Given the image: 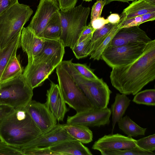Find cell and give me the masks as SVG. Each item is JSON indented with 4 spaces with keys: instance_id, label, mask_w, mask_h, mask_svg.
Here are the masks:
<instances>
[{
    "instance_id": "cell-31",
    "label": "cell",
    "mask_w": 155,
    "mask_h": 155,
    "mask_svg": "<svg viewBox=\"0 0 155 155\" xmlns=\"http://www.w3.org/2000/svg\"><path fill=\"white\" fill-rule=\"evenodd\" d=\"M102 155H155L153 152L143 149L137 146L130 149L117 150H105L100 151Z\"/></svg>"
},
{
    "instance_id": "cell-42",
    "label": "cell",
    "mask_w": 155,
    "mask_h": 155,
    "mask_svg": "<svg viewBox=\"0 0 155 155\" xmlns=\"http://www.w3.org/2000/svg\"><path fill=\"white\" fill-rule=\"evenodd\" d=\"M14 109L11 107L0 105V120L11 112Z\"/></svg>"
},
{
    "instance_id": "cell-3",
    "label": "cell",
    "mask_w": 155,
    "mask_h": 155,
    "mask_svg": "<svg viewBox=\"0 0 155 155\" xmlns=\"http://www.w3.org/2000/svg\"><path fill=\"white\" fill-rule=\"evenodd\" d=\"M72 60L62 61L61 63L94 107H107L112 91L107 84L102 78L91 80L82 76L72 65Z\"/></svg>"
},
{
    "instance_id": "cell-16",
    "label": "cell",
    "mask_w": 155,
    "mask_h": 155,
    "mask_svg": "<svg viewBox=\"0 0 155 155\" xmlns=\"http://www.w3.org/2000/svg\"><path fill=\"white\" fill-rule=\"evenodd\" d=\"M74 140L64 129L62 124H57L48 132L41 134L31 141L21 150L36 147H49L64 141Z\"/></svg>"
},
{
    "instance_id": "cell-21",
    "label": "cell",
    "mask_w": 155,
    "mask_h": 155,
    "mask_svg": "<svg viewBox=\"0 0 155 155\" xmlns=\"http://www.w3.org/2000/svg\"><path fill=\"white\" fill-rule=\"evenodd\" d=\"M130 102V100L125 94H116L115 101L110 109L112 115V133L116 123L123 117Z\"/></svg>"
},
{
    "instance_id": "cell-26",
    "label": "cell",
    "mask_w": 155,
    "mask_h": 155,
    "mask_svg": "<svg viewBox=\"0 0 155 155\" xmlns=\"http://www.w3.org/2000/svg\"><path fill=\"white\" fill-rule=\"evenodd\" d=\"M118 125L119 128L130 137L144 135L147 130V128L140 127L127 115L118 121Z\"/></svg>"
},
{
    "instance_id": "cell-19",
    "label": "cell",
    "mask_w": 155,
    "mask_h": 155,
    "mask_svg": "<svg viewBox=\"0 0 155 155\" xmlns=\"http://www.w3.org/2000/svg\"><path fill=\"white\" fill-rule=\"evenodd\" d=\"M58 155H92L91 152L83 143L76 140L64 141L49 147Z\"/></svg>"
},
{
    "instance_id": "cell-8",
    "label": "cell",
    "mask_w": 155,
    "mask_h": 155,
    "mask_svg": "<svg viewBox=\"0 0 155 155\" xmlns=\"http://www.w3.org/2000/svg\"><path fill=\"white\" fill-rule=\"evenodd\" d=\"M147 43L130 44L117 47L108 46L103 52L101 59L112 68L127 65L140 57L144 51Z\"/></svg>"
},
{
    "instance_id": "cell-7",
    "label": "cell",
    "mask_w": 155,
    "mask_h": 155,
    "mask_svg": "<svg viewBox=\"0 0 155 155\" xmlns=\"http://www.w3.org/2000/svg\"><path fill=\"white\" fill-rule=\"evenodd\" d=\"M33 91L22 74L0 84V105L14 109L26 107L32 100Z\"/></svg>"
},
{
    "instance_id": "cell-39",
    "label": "cell",
    "mask_w": 155,
    "mask_h": 155,
    "mask_svg": "<svg viewBox=\"0 0 155 155\" xmlns=\"http://www.w3.org/2000/svg\"><path fill=\"white\" fill-rule=\"evenodd\" d=\"M108 23L107 19L100 17L91 21L89 24L94 29L96 30L101 28Z\"/></svg>"
},
{
    "instance_id": "cell-1",
    "label": "cell",
    "mask_w": 155,
    "mask_h": 155,
    "mask_svg": "<svg viewBox=\"0 0 155 155\" xmlns=\"http://www.w3.org/2000/svg\"><path fill=\"white\" fill-rule=\"evenodd\" d=\"M111 84L121 94L135 95L155 79V40L147 44L143 54L132 62L112 68Z\"/></svg>"
},
{
    "instance_id": "cell-41",
    "label": "cell",
    "mask_w": 155,
    "mask_h": 155,
    "mask_svg": "<svg viewBox=\"0 0 155 155\" xmlns=\"http://www.w3.org/2000/svg\"><path fill=\"white\" fill-rule=\"evenodd\" d=\"M95 30L89 24L87 25L82 31L78 42L81 41L89 35L93 34Z\"/></svg>"
},
{
    "instance_id": "cell-23",
    "label": "cell",
    "mask_w": 155,
    "mask_h": 155,
    "mask_svg": "<svg viewBox=\"0 0 155 155\" xmlns=\"http://www.w3.org/2000/svg\"><path fill=\"white\" fill-rule=\"evenodd\" d=\"M62 28L60 11L55 12L47 23L40 37L45 39L60 40Z\"/></svg>"
},
{
    "instance_id": "cell-18",
    "label": "cell",
    "mask_w": 155,
    "mask_h": 155,
    "mask_svg": "<svg viewBox=\"0 0 155 155\" xmlns=\"http://www.w3.org/2000/svg\"><path fill=\"white\" fill-rule=\"evenodd\" d=\"M44 39L36 35L28 27H23L21 32L20 44L28 59L37 55L42 49Z\"/></svg>"
},
{
    "instance_id": "cell-6",
    "label": "cell",
    "mask_w": 155,
    "mask_h": 155,
    "mask_svg": "<svg viewBox=\"0 0 155 155\" xmlns=\"http://www.w3.org/2000/svg\"><path fill=\"white\" fill-rule=\"evenodd\" d=\"M56 68L58 85L66 104L74 109L77 113L94 108L91 103L61 62Z\"/></svg>"
},
{
    "instance_id": "cell-2",
    "label": "cell",
    "mask_w": 155,
    "mask_h": 155,
    "mask_svg": "<svg viewBox=\"0 0 155 155\" xmlns=\"http://www.w3.org/2000/svg\"><path fill=\"white\" fill-rule=\"evenodd\" d=\"M41 134L26 107L14 109L0 120V140L22 149Z\"/></svg>"
},
{
    "instance_id": "cell-43",
    "label": "cell",
    "mask_w": 155,
    "mask_h": 155,
    "mask_svg": "<svg viewBox=\"0 0 155 155\" xmlns=\"http://www.w3.org/2000/svg\"><path fill=\"white\" fill-rule=\"evenodd\" d=\"M120 15L117 13H113L109 15L107 19L109 23L116 25L120 21Z\"/></svg>"
},
{
    "instance_id": "cell-37",
    "label": "cell",
    "mask_w": 155,
    "mask_h": 155,
    "mask_svg": "<svg viewBox=\"0 0 155 155\" xmlns=\"http://www.w3.org/2000/svg\"><path fill=\"white\" fill-rule=\"evenodd\" d=\"M105 3L104 0H97L92 7L91 21L101 17L102 10Z\"/></svg>"
},
{
    "instance_id": "cell-29",
    "label": "cell",
    "mask_w": 155,
    "mask_h": 155,
    "mask_svg": "<svg viewBox=\"0 0 155 155\" xmlns=\"http://www.w3.org/2000/svg\"><path fill=\"white\" fill-rule=\"evenodd\" d=\"M120 22L117 23L107 35L101 44L90 55V59L99 61L101 59L102 54L110 44L114 36L119 29Z\"/></svg>"
},
{
    "instance_id": "cell-22",
    "label": "cell",
    "mask_w": 155,
    "mask_h": 155,
    "mask_svg": "<svg viewBox=\"0 0 155 155\" xmlns=\"http://www.w3.org/2000/svg\"><path fill=\"white\" fill-rule=\"evenodd\" d=\"M21 32L5 48L0 49V80L6 67L12 59L16 55L17 51L21 47L20 41Z\"/></svg>"
},
{
    "instance_id": "cell-25",
    "label": "cell",
    "mask_w": 155,
    "mask_h": 155,
    "mask_svg": "<svg viewBox=\"0 0 155 155\" xmlns=\"http://www.w3.org/2000/svg\"><path fill=\"white\" fill-rule=\"evenodd\" d=\"M23 69L20 62V55H15L8 63L2 74L0 84L12 80L23 74Z\"/></svg>"
},
{
    "instance_id": "cell-20",
    "label": "cell",
    "mask_w": 155,
    "mask_h": 155,
    "mask_svg": "<svg viewBox=\"0 0 155 155\" xmlns=\"http://www.w3.org/2000/svg\"><path fill=\"white\" fill-rule=\"evenodd\" d=\"M155 12V0H136L124 9L120 15L123 21Z\"/></svg>"
},
{
    "instance_id": "cell-45",
    "label": "cell",
    "mask_w": 155,
    "mask_h": 155,
    "mask_svg": "<svg viewBox=\"0 0 155 155\" xmlns=\"http://www.w3.org/2000/svg\"><path fill=\"white\" fill-rule=\"evenodd\" d=\"M83 1H86V2H90L92 0H83Z\"/></svg>"
},
{
    "instance_id": "cell-12",
    "label": "cell",
    "mask_w": 155,
    "mask_h": 155,
    "mask_svg": "<svg viewBox=\"0 0 155 155\" xmlns=\"http://www.w3.org/2000/svg\"><path fill=\"white\" fill-rule=\"evenodd\" d=\"M57 66L49 62L28 61L23 74L32 89L41 86Z\"/></svg>"
},
{
    "instance_id": "cell-5",
    "label": "cell",
    "mask_w": 155,
    "mask_h": 155,
    "mask_svg": "<svg viewBox=\"0 0 155 155\" xmlns=\"http://www.w3.org/2000/svg\"><path fill=\"white\" fill-rule=\"evenodd\" d=\"M90 8L81 5L64 11H60L62 28L60 40L65 47L72 49L77 44L81 34L87 26Z\"/></svg>"
},
{
    "instance_id": "cell-34",
    "label": "cell",
    "mask_w": 155,
    "mask_h": 155,
    "mask_svg": "<svg viewBox=\"0 0 155 155\" xmlns=\"http://www.w3.org/2000/svg\"><path fill=\"white\" fill-rule=\"evenodd\" d=\"M72 64L76 70L85 78L91 80L97 79L98 78L93 70L86 64L73 62Z\"/></svg>"
},
{
    "instance_id": "cell-35",
    "label": "cell",
    "mask_w": 155,
    "mask_h": 155,
    "mask_svg": "<svg viewBox=\"0 0 155 155\" xmlns=\"http://www.w3.org/2000/svg\"><path fill=\"white\" fill-rule=\"evenodd\" d=\"M23 155H58L49 147H36L22 150Z\"/></svg>"
},
{
    "instance_id": "cell-28",
    "label": "cell",
    "mask_w": 155,
    "mask_h": 155,
    "mask_svg": "<svg viewBox=\"0 0 155 155\" xmlns=\"http://www.w3.org/2000/svg\"><path fill=\"white\" fill-rule=\"evenodd\" d=\"M155 19V12L148 13L123 20L120 19L119 29L134 26H139L144 22Z\"/></svg>"
},
{
    "instance_id": "cell-24",
    "label": "cell",
    "mask_w": 155,
    "mask_h": 155,
    "mask_svg": "<svg viewBox=\"0 0 155 155\" xmlns=\"http://www.w3.org/2000/svg\"><path fill=\"white\" fill-rule=\"evenodd\" d=\"M67 133L74 139L87 144L93 140L92 131L88 127L78 124H62Z\"/></svg>"
},
{
    "instance_id": "cell-32",
    "label": "cell",
    "mask_w": 155,
    "mask_h": 155,
    "mask_svg": "<svg viewBox=\"0 0 155 155\" xmlns=\"http://www.w3.org/2000/svg\"><path fill=\"white\" fill-rule=\"evenodd\" d=\"M93 34L89 35L81 41L78 42L72 49L75 56L78 59L84 58L89 56L88 49Z\"/></svg>"
},
{
    "instance_id": "cell-11",
    "label": "cell",
    "mask_w": 155,
    "mask_h": 155,
    "mask_svg": "<svg viewBox=\"0 0 155 155\" xmlns=\"http://www.w3.org/2000/svg\"><path fill=\"white\" fill-rule=\"evenodd\" d=\"M26 108L41 134L48 132L57 124L56 119L45 104L31 100Z\"/></svg>"
},
{
    "instance_id": "cell-9",
    "label": "cell",
    "mask_w": 155,
    "mask_h": 155,
    "mask_svg": "<svg viewBox=\"0 0 155 155\" xmlns=\"http://www.w3.org/2000/svg\"><path fill=\"white\" fill-rule=\"evenodd\" d=\"M111 115L110 108L107 107L105 108L94 107L85 112L76 113L73 116H68L66 124L99 127L109 124Z\"/></svg>"
},
{
    "instance_id": "cell-40",
    "label": "cell",
    "mask_w": 155,
    "mask_h": 155,
    "mask_svg": "<svg viewBox=\"0 0 155 155\" xmlns=\"http://www.w3.org/2000/svg\"><path fill=\"white\" fill-rule=\"evenodd\" d=\"M18 2V0H0V15L6 10Z\"/></svg>"
},
{
    "instance_id": "cell-17",
    "label": "cell",
    "mask_w": 155,
    "mask_h": 155,
    "mask_svg": "<svg viewBox=\"0 0 155 155\" xmlns=\"http://www.w3.org/2000/svg\"><path fill=\"white\" fill-rule=\"evenodd\" d=\"M50 86L47 91L45 104L57 121H63L69 109L66 107L58 84L51 81Z\"/></svg>"
},
{
    "instance_id": "cell-4",
    "label": "cell",
    "mask_w": 155,
    "mask_h": 155,
    "mask_svg": "<svg viewBox=\"0 0 155 155\" xmlns=\"http://www.w3.org/2000/svg\"><path fill=\"white\" fill-rule=\"evenodd\" d=\"M33 13L29 6L18 2L0 15V49L5 48L21 32Z\"/></svg>"
},
{
    "instance_id": "cell-30",
    "label": "cell",
    "mask_w": 155,
    "mask_h": 155,
    "mask_svg": "<svg viewBox=\"0 0 155 155\" xmlns=\"http://www.w3.org/2000/svg\"><path fill=\"white\" fill-rule=\"evenodd\" d=\"M132 101L138 104L154 106L155 89H146L139 92L135 95Z\"/></svg>"
},
{
    "instance_id": "cell-13",
    "label": "cell",
    "mask_w": 155,
    "mask_h": 155,
    "mask_svg": "<svg viewBox=\"0 0 155 155\" xmlns=\"http://www.w3.org/2000/svg\"><path fill=\"white\" fill-rule=\"evenodd\" d=\"M136 140L119 134L105 135L94 142L92 148L100 151L133 148L137 145Z\"/></svg>"
},
{
    "instance_id": "cell-44",
    "label": "cell",
    "mask_w": 155,
    "mask_h": 155,
    "mask_svg": "<svg viewBox=\"0 0 155 155\" xmlns=\"http://www.w3.org/2000/svg\"><path fill=\"white\" fill-rule=\"evenodd\" d=\"M106 2L105 5H107L113 1H118L123 2H128L129 1H134L136 0H103Z\"/></svg>"
},
{
    "instance_id": "cell-14",
    "label": "cell",
    "mask_w": 155,
    "mask_h": 155,
    "mask_svg": "<svg viewBox=\"0 0 155 155\" xmlns=\"http://www.w3.org/2000/svg\"><path fill=\"white\" fill-rule=\"evenodd\" d=\"M152 40L143 30L137 26L119 29L108 46L117 47L130 44H147Z\"/></svg>"
},
{
    "instance_id": "cell-36",
    "label": "cell",
    "mask_w": 155,
    "mask_h": 155,
    "mask_svg": "<svg viewBox=\"0 0 155 155\" xmlns=\"http://www.w3.org/2000/svg\"><path fill=\"white\" fill-rule=\"evenodd\" d=\"M0 155H22V150L11 146L6 143L0 141Z\"/></svg>"
},
{
    "instance_id": "cell-10",
    "label": "cell",
    "mask_w": 155,
    "mask_h": 155,
    "mask_svg": "<svg viewBox=\"0 0 155 155\" xmlns=\"http://www.w3.org/2000/svg\"><path fill=\"white\" fill-rule=\"evenodd\" d=\"M60 11L57 0H40L36 12L28 27L40 37L51 17Z\"/></svg>"
},
{
    "instance_id": "cell-27",
    "label": "cell",
    "mask_w": 155,
    "mask_h": 155,
    "mask_svg": "<svg viewBox=\"0 0 155 155\" xmlns=\"http://www.w3.org/2000/svg\"><path fill=\"white\" fill-rule=\"evenodd\" d=\"M116 24L114 25L108 23L101 28L94 31L88 49L89 56L101 44Z\"/></svg>"
},
{
    "instance_id": "cell-15",
    "label": "cell",
    "mask_w": 155,
    "mask_h": 155,
    "mask_svg": "<svg viewBox=\"0 0 155 155\" xmlns=\"http://www.w3.org/2000/svg\"><path fill=\"white\" fill-rule=\"evenodd\" d=\"M65 47L62 41L58 40L44 39L41 52L28 61L51 63L58 66L62 61L65 53Z\"/></svg>"
},
{
    "instance_id": "cell-38",
    "label": "cell",
    "mask_w": 155,
    "mask_h": 155,
    "mask_svg": "<svg viewBox=\"0 0 155 155\" xmlns=\"http://www.w3.org/2000/svg\"><path fill=\"white\" fill-rule=\"evenodd\" d=\"M60 11H64L75 7L78 0H57Z\"/></svg>"
},
{
    "instance_id": "cell-33",
    "label": "cell",
    "mask_w": 155,
    "mask_h": 155,
    "mask_svg": "<svg viewBox=\"0 0 155 155\" xmlns=\"http://www.w3.org/2000/svg\"><path fill=\"white\" fill-rule=\"evenodd\" d=\"M136 145L147 151L153 152L155 150V134L136 140Z\"/></svg>"
}]
</instances>
